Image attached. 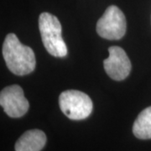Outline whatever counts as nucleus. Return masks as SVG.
<instances>
[{
  "mask_svg": "<svg viewBox=\"0 0 151 151\" xmlns=\"http://www.w3.org/2000/svg\"><path fill=\"white\" fill-rule=\"evenodd\" d=\"M3 55L8 68L17 76L31 73L36 65L33 50L19 41L14 34H9L3 45Z\"/></svg>",
  "mask_w": 151,
  "mask_h": 151,
  "instance_id": "1",
  "label": "nucleus"
},
{
  "mask_svg": "<svg viewBox=\"0 0 151 151\" xmlns=\"http://www.w3.org/2000/svg\"><path fill=\"white\" fill-rule=\"evenodd\" d=\"M39 29L49 54L55 57H64L67 55V47L61 35V24L56 17L50 13H42L39 17Z\"/></svg>",
  "mask_w": 151,
  "mask_h": 151,
  "instance_id": "2",
  "label": "nucleus"
},
{
  "mask_svg": "<svg viewBox=\"0 0 151 151\" xmlns=\"http://www.w3.org/2000/svg\"><path fill=\"white\" fill-rule=\"evenodd\" d=\"M62 113L71 120L86 119L92 112V102L86 93L77 90H67L59 97Z\"/></svg>",
  "mask_w": 151,
  "mask_h": 151,
  "instance_id": "3",
  "label": "nucleus"
},
{
  "mask_svg": "<svg viewBox=\"0 0 151 151\" xmlns=\"http://www.w3.org/2000/svg\"><path fill=\"white\" fill-rule=\"evenodd\" d=\"M97 32L102 38L117 40L126 33V19L117 6L111 5L104 12L97 23Z\"/></svg>",
  "mask_w": 151,
  "mask_h": 151,
  "instance_id": "4",
  "label": "nucleus"
},
{
  "mask_svg": "<svg viewBox=\"0 0 151 151\" xmlns=\"http://www.w3.org/2000/svg\"><path fill=\"white\" fill-rule=\"evenodd\" d=\"M0 105L11 118H20L27 113L29 108L24 91L19 85L9 86L1 91Z\"/></svg>",
  "mask_w": 151,
  "mask_h": 151,
  "instance_id": "5",
  "label": "nucleus"
},
{
  "mask_svg": "<svg viewBox=\"0 0 151 151\" xmlns=\"http://www.w3.org/2000/svg\"><path fill=\"white\" fill-rule=\"evenodd\" d=\"M109 56L103 61V66L109 77L115 81H123L131 71L129 58L123 49L119 46H112L108 49Z\"/></svg>",
  "mask_w": 151,
  "mask_h": 151,
  "instance_id": "6",
  "label": "nucleus"
},
{
  "mask_svg": "<svg viewBox=\"0 0 151 151\" xmlns=\"http://www.w3.org/2000/svg\"><path fill=\"white\" fill-rule=\"evenodd\" d=\"M46 143V135L40 129L28 130L15 144V151H40Z\"/></svg>",
  "mask_w": 151,
  "mask_h": 151,
  "instance_id": "7",
  "label": "nucleus"
},
{
  "mask_svg": "<svg viewBox=\"0 0 151 151\" xmlns=\"http://www.w3.org/2000/svg\"><path fill=\"white\" fill-rule=\"evenodd\" d=\"M133 133L139 139H151V107L141 112L133 125Z\"/></svg>",
  "mask_w": 151,
  "mask_h": 151,
  "instance_id": "8",
  "label": "nucleus"
}]
</instances>
